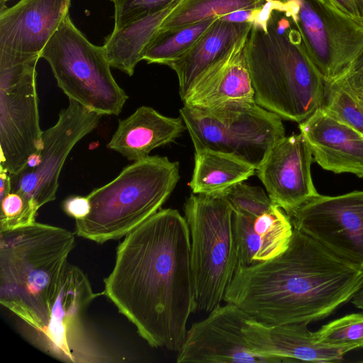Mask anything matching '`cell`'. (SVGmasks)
<instances>
[{"label": "cell", "instance_id": "6da1fadb", "mask_svg": "<svg viewBox=\"0 0 363 363\" xmlns=\"http://www.w3.org/2000/svg\"><path fill=\"white\" fill-rule=\"evenodd\" d=\"M104 294L152 347L178 352L196 311L190 234L176 209H160L118 246Z\"/></svg>", "mask_w": 363, "mask_h": 363}, {"label": "cell", "instance_id": "7a4b0ae2", "mask_svg": "<svg viewBox=\"0 0 363 363\" xmlns=\"http://www.w3.org/2000/svg\"><path fill=\"white\" fill-rule=\"evenodd\" d=\"M362 285L363 269L294 228L278 256L238 265L223 301L263 323H309L329 315Z\"/></svg>", "mask_w": 363, "mask_h": 363}, {"label": "cell", "instance_id": "3957f363", "mask_svg": "<svg viewBox=\"0 0 363 363\" xmlns=\"http://www.w3.org/2000/svg\"><path fill=\"white\" fill-rule=\"evenodd\" d=\"M245 56L255 103L298 123L325 100V80L291 19L274 9L266 29L252 25Z\"/></svg>", "mask_w": 363, "mask_h": 363}, {"label": "cell", "instance_id": "277c9868", "mask_svg": "<svg viewBox=\"0 0 363 363\" xmlns=\"http://www.w3.org/2000/svg\"><path fill=\"white\" fill-rule=\"evenodd\" d=\"M74 245L71 231L36 221L0 232V303L16 325L46 314Z\"/></svg>", "mask_w": 363, "mask_h": 363}, {"label": "cell", "instance_id": "5b68a950", "mask_svg": "<svg viewBox=\"0 0 363 363\" xmlns=\"http://www.w3.org/2000/svg\"><path fill=\"white\" fill-rule=\"evenodd\" d=\"M179 164L148 156L126 166L88 197L91 210L75 220V233L103 244L126 236L160 210L179 180Z\"/></svg>", "mask_w": 363, "mask_h": 363}, {"label": "cell", "instance_id": "8992f818", "mask_svg": "<svg viewBox=\"0 0 363 363\" xmlns=\"http://www.w3.org/2000/svg\"><path fill=\"white\" fill-rule=\"evenodd\" d=\"M102 293H95L87 276L69 263L44 317L16 325L19 334L43 353L67 363H109L118 356L104 345L89 323L86 309Z\"/></svg>", "mask_w": 363, "mask_h": 363}, {"label": "cell", "instance_id": "52a82bcc", "mask_svg": "<svg viewBox=\"0 0 363 363\" xmlns=\"http://www.w3.org/2000/svg\"><path fill=\"white\" fill-rule=\"evenodd\" d=\"M196 310L220 306L238 267L233 210L220 195L192 194L184 205Z\"/></svg>", "mask_w": 363, "mask_h": 363}, {"label": "cell", "instance_id": "ba28073f", "mask_svg": "<svg viewBox=\"0 0 363 363\" xmlns=\"http://www.w3.org/2000/svg\"><path fill=\"white\" fill-rule=\"evenodd\" d=\"M69 99L101 115L118 116L128 96L111 72L104 46L91 43L67 15L41 53Z\"/></svg>", "mask_w": 363, "mask_h": 363}, {"label": "cell", "instance_id": "9c48e42d", "mask_svg": "<svg viewBox=\"0 0 363 363\" xmlns=\"http://www.w3.org/2000/svg\"><path fill=\"white\" fill-rule=\"evenodd\" d=\"M179 114L194 150L208 149L235 155L254 165L285 136L281 118L256 103L210 109L184 106Z\"/></svg>", "mask_w": 363, "mask_h": 363}, {"label": "cell", "instance_id": "30bf717a", "mask_svg": "<svg viewBox=\"0 0 363 363\" xmlns=\"http://www.w3.org/2000/svg\"><path fill=\"white\" fill-rule=\"evenodd\" d=\"M40 58L0 52V167L10 174L19 173L40 146L36 91Z\"/></svg>", "mask_w": 363, "mask_h": 363}, {"label": "cell", "instance_id": "8fae6325", "mask_svg": "<svg viewBox=\"0 0 363 363\" xmlns=\"http://www.w3.org/2000/svg\"><path fill=\"white\" fill-rule=\"evenodd\" d=\"M325 82L347 72L363 51V25L330 0H281Z\"/></svg>", "mask_w": 363, "mask_h": 363}, {"label": "cell", "instance_id": "7c38bea8", "mask_svg": "<svg viewBox=\"0 0 363 363\" xmlns=\"http://www.w3.org/2000/svg\"><path fill=\"white\" fill-rule=\"evenodd\" d=\"M102 116L69 99L55 124L43 131L38 150L19 173L10 174L11 191L23 194L37 209L55 200L67 157L78 142L96 128Z\"/></svg>", "mask_w": 363, "mask_h": 363}, {"label": "cell", "instance_id": "4fadbf2b", "mask_svg": "<svg viewBox=\"0 0 363 363\" xmlns=\"http://www.w3.org/2000/svg\"><path fill=\"white\" fill-rule=\"evenodd\" d=\"M289 216L294 229L363 269V190L335 196L318 194Z\"/></svg>", "mask_w": 363, "mask_h": 363}, {"label": "cell", "instance_id": "5bb4252c", "mask_svg": "<svg viewBox=\"0 0 363 363\" xmlns=\"http://www.w3.org/2000/svg\"><path fill=\"white\" fill-rule=\"evenodd\" d=\"M249 318L235 304L218 306L187 330L177 362L277 363L249 347L242 330Z\"/></svg>", "mask_w": 363, "mask_h": 363}, {"label": "cell", "instance_id": "9a60e30c", "mask_svg": "<svg viewBox=\"0 0 363 363\" xmlns=\"http://www.w3.org/2000/svg\"><path fill=\"white\" fill-rule=\"evenodd\" d=\"M312 156L303 135L293 134L277 140L256 168L270 199L288 216L318 194L311 177Z\"/></svg>", "mask_w": 363, "mask_h": 363}, {"label": "cell", "instance_id": "2e32d148", "mask_svg": "<svg viewBox=\"0 0 363 363\" xmlns=\"http://www.w3.org/2000/svg\"><path fill=\"white\" fill-rule=\"evenodd\" d=\"M71 0H20L1 4L0 52L17 57L40 56L69 15Z\"/></svg>", "mask_w": 363, "mask_h": 363}, {"label": "cell", "instance_id": "e0dca14e", "mask_svg": "<svg viewBox=\"0 0 363 363\" xmlns=\"http://www.w3.org/2000/svg\"><path fill=\"white\" fill-rule=\"evenodd\" d=\"M308 324L269 325L249 318L242 330L251 350L277 363L339 362L350 351L319 344L315 332L310 331Z\"/></svg>", "mask_w": 363, "mask_h": 363}, {"label": "cell", "instance_id": "ac0fdd59", "mask_svg": "<svg viewBox=\"0 0 363 363\" xmlns=\"http://www.w3.org/2000/svg\"><path fill=\"white\" fill-rule=\"evenodd\" d=\"M249 33L239 38L199 77L182 99L184 106L210 109L232 104L255 103L245 56Z\"/></svg>", "mask_w": 363, "mask_h": 363}, {"label": "cell", "instance_id": "d6986e66", "mask_svg": "<svg viewBox=\"0 0 363 363\" xmlns=\"http://www.w3.org/2000/svg\"><path fill=\"white\" fill-rule=\"evenodd\" d=\"M315 161L324 169L363 178V136L322 106L299 123Z\"/></svg>", "mask_w": 363, "mask_h": 363}, {"label": "cell", "instance_id": "ffe728a7", "mask_svg": "<svg viewBox=\"0 0 363 363\" xmlns=\"http://www.w3.org/2000/svg\"><path fill=\"white\" fill-rule=\"evenodd\" d=\"M186 130L181 116L169 117L142 106L120 120L108 147L130 161L149 156L154 149L173 142Z\"/></svg>", "mask_w": 363, "mask_h": 363}, {"label": "cell", "instance_id": "44dd1931", "mask_svg": "<svg viewBox=\"0 0 363 363\" xmlns=\"http://www.w3.org/2000/svg\"><path fill=\"white\" fill-rule=\"evenodd\" d=\"M252 25L219 18L187 52L167 65L176 72L182 100L199 77L250 32Z\"/></svg>", "mask_w": 363, "mask_h": 363}, {"label": "cell", "instance_id": "7402d4cb", "mask_svg": "<svg viewBox=\"0 0 363 363\" xmlns=\"http://www.w3.org/2000/svg\"><path fill=\"white\" fill-rule=\"evenodd\" d=\"M186 0H174L164 8L139 18L120 29L113 30L104 44L111 67L129 76L143 60L144 51L162 23Z\"/></svg>", "mask_w": 363, "mask_h": 363}, {"label": "cell", "instance_id": "603a6c76", "mask_svg": "<svg viewBox=\"0 0 363 363\" xmlns=\"http://www.w3.org/2000/svg\"><path fill=\"white\" fill-rule=\"evenodd\" d=\"M255 172L254 165L235 155L208 149L197 150L189 184L193 194H218L247 180Z\"/></svg>", "mask_w": 363, "mask_h": 363}, {"label": "cell", "instance_id": "cb8c5ba5", "mask_svg": "<svg viewBox=\"0 0 363 363\" xmlns=\"http://www.w3.org/2000/svg\"><path fill=\"white\" fill-rule=\"evenodd\" d=\"M219 17L181 27L159 29L147 45L143 60L168 65L187 52Z\"/></svg>", "mask_w": 363, "mask_h": 363}, {"label": "cell", "instance_id": "d4e9b609", "mask_svg": "<svg viewBox=\"0 0 363 363\" xmlns=\"http://www.w3.org/2000/svg\"><path fill=\"white\" fill-rule=\"evenodd\" d=\"M323 106L363 136V95L347 72L333 80L325 82Z\"/></svg>", "mask_w": 363, "mask_h": 363}, {"label": "cell", "instance_id": "484cf974", "mask_svg": "<svg viewBox=\"0 0 363 363\" xmlns=\"http://www.w3.org/2000/svg\"><path fill=\"white\" fill-rule=\"evenodd\" d=\"M266 0H186L162 23L160 29H169L222 17L242 9L262 7Z\"/></svg>", "mask_w": 363, "mask_h": 363}, {"label": "cell", "instance_id": "4316f807", "mask_svg": "<svg viewBox=\"0 0 363 363\" xmlns=\"http://www.w3.org/2000/svg\"><path fill=\"white\" fill-rule=\"evenodd\" d=\"M253 228L261 240L258 262L272 259L284 252L294 230L289 216L277 205L255 217Z\"/></svg>", "mask_w": 363, "mask_h": 363}, {"label": "cell", "instance_id": "83f0119b", "mask_svg": "<svg viewBox=\"0 0 363 363\" xmlns=\"http://www.w3.org/2000/svg\"><path fill=\"white\" fill-rule=\"evenodd\" d=\"M319 344L352 350L363 348V313H352L323 325L315 332Z\"/></svg>", "mask_w": 363, "mask_h": 363}, {"label": "cell", "instance_id": "f1b7e54d", "mask_svg": "<svg viewBox=\"0 0 363 363\" xmlns=\"http://www.w3.org/2000/svg\"><path fill=\"white\" fill-rule=\"evenodd\" d=\"M217 195L221 196L228 202L234 213L252 217L263 214L276 205L262 188L248 185L244 182Z\"/></svg>", "mask_w": 363, "mask_h": 363}, {"label": "cell", "instance_id": "f546056e", "mask_svg": "<svg viewBox=\"0 0 363 363\" xmlns=\"http://www.w3.org/2000/svg\"><path fill=\"white\" fill-rule=\"evenodd\" d=\"M254 218L233 212V228L238 265L249 266L258 262L261 240L253 228Z\"/></svg>", "mask_w": 363, "mask_h": 363}, {"label": "cell", "instance_id": "4dcf8cb0", "mask_svg": "<svg viewBox=\"0 0 363 363\" xmlns=\"http://www.w3.org/2000/svg\"><path fill=\"white\" fill-rule=\"evenodd\" d=\"M0 201V232L13 230L35 221L38 209L21 193L11 191Z\"/></svg>", "mask_w": 363, "mask_h": 363}, {"label": "cell", "instance_id": "1f68e13d", "mask_svg": "<svg viewBox=\"0 0 363 363\" xmlns=\"http://www.w3.org/2000/svg\"><path fill=\"white\" fill-rule=\"evenodd\" d=\"M114 3V30L149 13L156 12L174 0H112Z\"/></svg>", "mask_w": 363, "mask_h": 363}, {"label": "cell", "instance_id": "d6a6232c", "mask_svg": "<svg viewBox=\"0 0 363 363\" xmlns=\"http://www.w3.org/2000/svg\"><path fill=\"white\" fill-rule=\"evenodd\" d=\"M62 209L69 216L80 220L89 215L91 204L87 196H71L63 201Z\"/></svg>", "mask_w": 363, "mask_h": 363}, {"label": "cell", "instance_id": "836d02e7", "mask_svg": "<svg viewBox=\"0 0 363 363\" xmlns=\"http://www.w3.org/2000/svg\"><path fill=\"white\" fill-rule=\"evenodd\" d=\"M340 10L363 25V0H330Z\"/></svg>", "mask_w": 363, "mask_h": 363}, {"label": "cell", "instance_id": "e575fe53", "mask_svg": "<svg viewBox=\"0 0 363 363\" xmlns=\"http://www.w3.org/2000/svg\"><path fill=\"white\" fill-rule=\"evenodd\" d=\"M257 9H258L238 10L222 16L220 18L233 23H250L252 24Z\"/></svg>", "mask_w": 363, "mask_h": 363}, {"label": "cell", "instance_id": "d590c367", "mask_svg": "<svg viewBox=\"0 0 363 363\" xmlns=\"http://www.w3.org/2000/svg\"><path fill=\"white\" fill-rule=\"evenodd\" d=\"M0 201L11 191L10 174L0 167Z\"/></svg>", "mask_w": 363, "mask_h": 363}, {"label": "cell", "instance_id": "8d00e7d4", "mask_svg": "<svg viewBox=\"0 0 363 363\" xmlns=\"http://www.w3.org/2000/svg\"><path fill=\"white\" fill-rule=\"evenodd\" d=\"M350 300L356 308L363 310V285L356 291Z\"/></svg>", "mask_w": 363, "mask_h": 363}, {"label": "cell", "instance_id": "74e56055", "mask_svg": "<svg viewBox=\"0 0 363 363\" xmlns=\"http://www.w3.org/2000/svg\"><path fill=\"white\" fill-rule=\"evenodd\" d=\"M348 73V72H347ZM349 74V73H348ZM350 75V74H349ZM350 78L352 79V82L354 83V84L356 85V86L357 87V89H359V91L363 95V84L362 83H359L357 81H355L350 75Z\"/></svg>", "mask_w": 363, "mask_h": 363}, {"label": "cell", "instance_id": "f35d334b", "mask_svg": "<svg viewBox=\"0 0 363 363\" xmlns=\"http://www.w3.org/2000/svg\"><path fill=\"white\" fill-rule=\"evenodd\" d=\"M9 0H1V4H5Z\"/></svg>", "mask_w": 363, "mask_h": 363}]
</instances>
